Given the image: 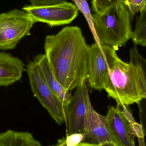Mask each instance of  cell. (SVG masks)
<instances>
[{
    "label": "cell",
    "mask_w": 146,
    "mask_h": 146,
    "mask_svg": "<svg viewBox=\"0 0 146 146\" xmlns=\"http://www.w3.org/2000/svg\"><path fill=\"white\" fill-rule=\"evenodd\" d=\"M89 48L77 26L66 27L45 38V54L51 72L68 92L86 80Z\"/></svg>",
    "instance_id": "obj_1"
},
{
    "label": "cell",
    "mask_w": 146,
    "mask_h": 146,
    "mask_svg": "<svg viewBox=\"0 0 146 146\" xmlns=\"http://www.w3.org/2000/svg\"><path fill=\"white\" fill-rule=\"evenodd\" d=\"M96 42L117 50L131 39L132 16L124 3H117L92 14Z\"/></svg>",
    "instance_id": "obj_2"
},
{
    "label": "cell",
    "mask_w": 146,
    "mask_h": 146,
    "mask_svg": "<svg viewBox=\"0 0 146 146\" xmlns=\"http://www.w3.org/2000/svg\"><path fill=\"white\" fill-rule=\"evenodd\" d=\"M109 76L104 90L117 105L137 104L145 97L138 68L132 62H124L116 54L110 64Z\"/></svg>",
    "instance_id": "obj_3"
},
{
    "label": "cell",
    "mask_w": 146,
    "mask_h": 146,
    "mask_svg": "<svg viewBox=\"0 0 146 146\" xmlns=\"http://www.w3.org/2000/svg\"><path fill=\"white\" fill-rule=\"evenodd\" d=\"M105 116L107 129L116 145L136 146V138L139 145H145L141 126L135 121L129 106H110Z\"/></svg>",
    "instance_id": "obj_4"
},
{
    "label": "cell",
    "mask_w": 146,
    "mask_h": 146,
    "mask_svg": "<svg viewBox=\"0 0 146 146\" xmlns=\"http://www.w3.org/2000/svg\"><path fill=\"white\" fill-rule=\"evenodd\" d=\"M26 71L34 97L58 125L67 123L68 107L64 105L53 92L39 67L33 61H30Z\"/></svg>",
    "instance_id": "obj_5"
},
{
    "label": "cell",
    "mask_w": 146,
    "mask_h": 146,
    "mask_svg": "<svg viewBox=\"0 0 146 146\" xmlns=\"http://www.w3.org/2000/svg\"><path fill=\"white\" fill-rule=\"evenodd\" d=\"M34 23L25 11L15 9L0 14V50H13L22 38L31 35Z\"/></svg>",
    "instance_id": "obj_6"
},
{
    "label": "cell",
    "mask_w": 146,
    "mask_h": 146,
    "mask_svg": "<svg viewBox=\"0 0 146 146\" xmlns=\"http://www.w3.org/2000/svg\"><path fill=\"white\" fill-rule=\"evenodd\" d=\"M116 54L115 49L97 42L90 46L86 80L92 88L101 91L106 88L110 77V64Z\"/></svg>",
    "instance_id": "obj_7"
},
{
    "label": "cell",
    "mask_w": 146,
    "mask_h": 146,
    "mask_svg": "<svg viewBox=\"0 0 146 146\" xmlns=\"http://www.w3.org/2000/svg\"><path fill=\"white\" fill-rule=\"evenodd\" d=\"M22 9L34 23L43 22L51 27L70 24L77 17L79 11L75 4L66 1L44 6L26 5Z\"/></svg>",
    "instance_id": "obj_8"
},
{
    "label": "cell",
    "mask_w": 146,
    "mask_h": 146,
    "mask_svg": "<svg viewBox=\"0 0 146 146\" xmlns=\"http://www.w3.org/2000/svg\"><path fill=\"white\" fill-rule=\"evenodd\" d=\"M86 104L85 132L87 143L104 145L113 143L106 127L105 116L96 112L92 106L86 86L84 89Z\"/></svg>",
    "instance_id": "obj_9"
},
{
    "label": "cell",
    "mask_w": 146,
    "mask_h": 146,
    "mask_svg": "<svg viewBox=\"0 0 146 146\" xmlns=\"http://www.w3.org/2000/svg\"><path fill=\"white\" fill-rule=\"evenodd\" d=\"M85 82L76 88L68 106L67 135L85 132L86 104L84 89Z\"/></svg>",
    "instance_id": "obj_10"
},
{
    "label": "cell",
    "mask_w": 146,
    "mask_h": 146,
    "mask_svg": "<svg viewBox=\"0 0 146 146\" xmlns=\"http://www.w3.org/2000/svg\"><path fill=\"white\" fill-rule=\"evenodd\" d=\"M24 62L18 57L0 52V87H7L20 80L26 71Z\"/></svg>",
    "instance_id": "obj_11"
},
{
    "label": "cell",
    "mask_w": 146,
    "mask_h": 146,
    "mask_svg": "<svg viewBox=\"0 0 146 146\" xmlns=\"http://www.w3.org/2000/svg\"><path fill=\"white\" fill-rule=\"evenodd\" d=\"M33 61L40 68L47 83L61 102L68 107L72 96L56 79L51 72L45 54H40L33 58Z\"/></svg>",
    "instance_id": "obj_12"
},
{
    "label": "cell",
    "mask_w": 146,
    "mask_h": 146,
    "mask_svg": "<svg viewBox=\"0 0 146 146\" xmlns=\"http://www.w3.org/2000/svg\"><path fill=\"white\" fill-rule=\"evenodd\" d=\"M0 146H42L29 132L8 130L0 133Z\"/></svg>",
    "instance_id": "obj_13"
},
{
    "label": "cell",
    "mask_w": 146,
    "mask_h": 146,
    "mask_svg": "<svg viewBox=\"0 0 146 146\" xmlns=\"http://www.w3.org/2000/svg\"><path fill=\"white\" fill-rule=\"evenodd\" d=\"M141 78L142 87L145 92V97L140 100L137 104L139 113L140 125L144 135L146 136V59H140L137 62Z\"/></svg>",
    "instance_id": "obj_14"
},
{
    "label": "cell",
    "mask_w": 146,
    "mask_h": 146,
    "mask_svg": "<svg viewBox=\"0 0 146 146\" xmlns=\"http://www.w3.org/2000/svg\"><path fill=\"white\" fill-rule=\"evenodd\" d=\"M136 19L135 27L131 39L135 46L146 47V16L139 15Z\"/></svg>",
    "instance_id": "obj_15"
},
{
    "label": "cell",
    "mask_w": 146,
    "mask_h": 146,
    "mask_svg": "<svg viewBox=\"0 0 146 146\" xmlns=\"http://www.w3.org/2000/svg\"><path fill=\"white\" fill-rule=\"evenodd\" d=\"M78 9L79 11L81 12L84 15L88 23L89 27L92 33L94 35V28L93 20L92 16L91 13V9L88 3L87 0H72Z\"/></svg>",
    "instance_id": "obj_16"
},
{
    "label": "cell",
    "mask_w": 146,
    "mask_h": 146,
    "mask_svg": "<svg viewBox=\"0 0 146 146\" xmlns=\"http://www.w3.org/2000/svg\"><path fill=\"white\" fill-rule=\"evenodd\" d=\"M126 0H92V8L95 13H100L109 8L117 4H125Z\"/></svg>",
    "instance_id": "obj_17"
},
{
    "label": "cell",
    "mask_w": 146,
    "mask_h": 146,
    "mask_svg": "<svg viewBox=\"0 0 146 146\" xmlns=\"http://www.w3.org/2000/svg\"><path fill=\"white\" fill-rule=\"evenodd\" d=\"M127 6L133 18L137 13L141 12L146 5V0H126Z\"/></svg>",
    "instance_id": "obj_18"
},
{
    "label": "cell",
    "mask_w": 146,
    "mask_h": 146,
    "mask_svg": "<svg viewBox=\"0 0 146 146\" xmlns=\"http://www.w3.org/2000/svg\"><path fill=\"white\" fill-rule=\"evenodd\" d=\"M86 139L85 133H77L67 135L66 138V146H76L81 142H84Z\"/></svg>",
    "instance_id": "obj_19"
},
{
    "label": "cell",
    "mask_w": 146,
    "mask_h": 146,
    "mask_svg": "<svg viewBox=\"0 0 146 146\" xmlns=\"http://www.w3.org/2000/svg\"><path fill=\"white\" fill-rule=\"evenodd\" d=\"M31 5L35 6H44L61 3L66 0H28Z\"/></svg>",
    "instance_id": "obj_20"
},
{
    "label": "cell",
    "mask_w": 146,
    "mask_h": 146,
    "mask_svg": "<svg viewBox=\"0 0 146 146\" xmlns=\"http://www.w3.org/2000/svg\"><path fill=\"white\" fill-rule=\"evenodd\" d=\"M76 146H102V145H98V144L83 142L80 143Z\"/></svg>",
    "instance_id": "obj_21"
},
{
    "label": "cell",
    "mask_w": 146,
    "mask_h": 146,
    "mask_svg": "<svg viewBox=\"0 0 146 146\" xmlns=\"http://www.w3.org/2000/svg\"><path fill=\"white\" fill-rule=\"evenodd\" d=\"M66 141V138H63L62 139H59V140L58 141V142H57V145H54V146H61L64 142Z\"/></svg>",
    "instance_id": "obj_22"
},
{
    "label": "cell",
    "mask_w": 146,
    "mask_h": 146,
    "mask_svg": "<svg viewBox=\"0 0 146 146\" xmlns=\"http://www.w3.org/2000/svg\"><path fill=\"white\" fill-rule=\"evenodd\" d=\"M140 15L141 16H146V5L144 10L142 12H141Z\"/></svg>",
    "instance_id": "obj_23"
},
{
    "label": "cell",
    "mask_w": 146,
    "mask_h": 146,
    "mask_svg": "<svg viewBox=\"0 0 146 146\" xmlns=\"http://www.w3.org/2000/svg\"><path fill=\"white\" fill-rule=\"evenodd\" d=\"M102 146H117L114 143H109V144H106V145H104Z\"/></svg>",
    "instance_id": "obj_24"
},
{
    "label": "cell",
    "mask_w": 146,
    "mask_h": 146,
    "mask_svg": "<svg viewBox=\"0 0 146 146\" xmlns=\"http://www.w3.org/2000/svg\"><path fill=\"white\" fill-rule=\"evenodd\" d=\"M61 146H66V141H65V142H64V143H63V144H62V145Z\"/></svg>",
    "instance_id": "obj_25"
}]
</instances>
